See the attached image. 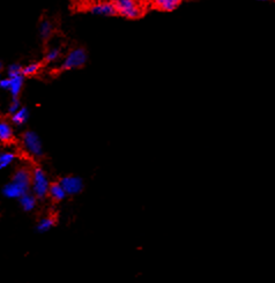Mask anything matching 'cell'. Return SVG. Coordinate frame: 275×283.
<instances>
[{"label":"cell","mask_w":275,"mask_h":283,"mask_svg":"<svg viewBox=\"0 0 275 283\" xmlns=\"http://www.w3.org/2000/svg\"><path fill=\"white\" fill-rule=\"evenodd\" d=\"M50 181L46 172L42 168L36 167L32 171V193L37 198V200H43L48 197L50 187Z\"/></svg>","instance_id":"cell-1"},{"label":"cell","mask_w":275,"mask_h":283,"mask_svg":"<svg viewBox=\"0 0 275 283\" xmlns=\"http://www.w3.org/2000/svg\"><path fill=\"white\" fill-rule=\"evenodd\" d=\"M112 1L116 7L117 15L126 19H139L144 12V5L140 0H112Z\"/></svg>","instance_id":"cell-2"},{"label":"cell","mask_w":275,"mask_h":283,"mask_svg":"<svg viewBox=\"0 0 275 283\" xmlns=\"http://www.w3.org/2000/svg\"><path fill=\"white\" fill-rule=\"evenodd\" d=\"M88 60V54L86 50L82 47H76L72 49L70 52L66 54L62 59L60 66H59V71H73V69H78L84 67Z\"/></svg>","instance_id":"cell-3"},{"label":"cell","mask_w":275,"mask_h":283,"mask_svg":"<svg viewBox=\"0 0 275 283\" xmlns=\"http://www.w3.org/2000/svg\"><path fill=\"white\" fill-rule=\"evenodd\" d=\"M22 145L32 156L40 159L43 156V145L38 134L34 131H26L22 134Z\"/></svg>","instance_id":"cell-4"},{"label":"cell","mask_w":275,"mask_h":283,"mask_svg":"<svg viewBox=\"0 0 275 283\" xmlns=\"http://www.w3.org/2000/svg\"><path fill=\"white\" fill-rule=\"evenodd\" d=\"M86 12L98 16L117 15L116 7H114L112 0H100V1L89 3L86 7Z\"/></svg>","instance_id":"cell-5"},{"label":"cell","mask_w":275,"mask_h":283,"mask_svg":"<svg viewBox=\"0 0 275 283\" xmlns=\"http://www.w3.org/2000/svg\"><path fill=\"white\" fill-rule=\"evenodd\" d=\"M59 183H60V185L62 186V189H64L68 196H76V194L82 192L84 187V179L72 175L62 177Z\"/></svg>","instance_id":"cell-6"},{"label":"cell","mask_w":275,"mask_h":283,"mask_svg":"<svg viewBox=\"0 0 275 283\" xmlns=\"http://www.w3.org/2000/svg\"><path fill=\"white\" fill-rule=\"evenodd\" d=\"M10 182H13L16 185L21 186L28 192H30V185H32V171L29 169L22 167L18 168V170L14 172Z\"/></svg>","instance_id":"cell-7"},{"label":"cell","mask_w":275,"mask_h":283,"mask_svg":"<svg viewBox=\"0 0 275 283\" xmlns=\"http://www.w3.org/2000/svg\"><path fill=\"white\" fill-rule=\"evenodd\" d=\"M28 191L22 189L21 186L16 185V184H14L13 182L7 183L6 185L2 187V196L5 198H8V199H18V198H21Z\"/></svg>","instance_id":"cell-8"},{"label":"cell","mask_w":275,"mask_h":283,"mask_svg":"<svg viewBox=\"0 0 275 283\" xmlns=\"http://www.w3.org/2000/svg\"><path fill=\"white\" fill-rule=\"evenodd\" d=\"M10 82L8 91L10 93V96H12V98H18L22 89H24V76L21 74L18 76H13V78H10Z\"/></svg>","instance_id":"cell-9"},{"label":"cell","mask_w":275,"mask_h":283,"mask_svg":"<svg viewBox=\"0 0 275 283\" xmlns=\"http://www.w3.org/2000/svg\"><path fill=\"white\" fill-rule=\"evenodd\" d=\"M183 0H152L155 8L162 12H172L180 5Z\"/></svg>","instance_id":"cell-10"},{"label":"cell","mask_w":275,"mask_h":283,"mask_svg":"<svg viewBox=\"0 0 275 283\" xmlns=\"http://www.w3.org/2000/svg\"><path fill=\"white\" fill-rule=\"evenodd\" d=\"M48 196H49L54 201L60 202V201L66 199L68 194H66L64 189H62V186L60 185V183L54 182V183L50 184L49 193H48Z\"/></svg>","instance_id":"cell-11"},{"label":"cell","mask_w":275,"mask_h":283,"mask_svg":"<svg viewBox=\"0 0 275 283\" xmlns=\"http://www.w3.org/2000/svg\"><path fill=\"white\" fill-rule=\"evenodd\" d=\"M14 139L13 127L8 121L0 120V142L10 143Z\"/></svg>","instance_id":"cell-12"},{"label":"cell","mask_w":275,"mask_h":283,"mask_svg":"<svg viewBox=\"0 0 275 283\" xmlns=\"http://www.w3.org/2000/svg\"><path fill=\"white\" fill-rule=\"evenodd\" d=\"M29 116H30L29 110L26 108V106H21V108L18 109L16 112H14L13 115H10V123H12L13 125H16V126H22V125H24L26 123H27L29 119Z\"/></svg>","instance_id":"cell-13"},{"label":"cell","mask_w":275,"mask_h":283,"mask_svg":"<svg viewBox=\"0 0 275 283\" xmlns=\"http://www.w3.org/2000/svg\"><path fill=\"white\" fill-rule=\"evenodd\" d=\"M18 204L24 209V212H32L34 211L37 205V198L30 192H27L24 194L21 198H18Z\"/></svg>","instance_id":"cell-14"},{"label":"cell","mask_w":275,"mask_h":283,"mask_svg":"<svg viewBox=\"0 0 275 283\" xmlns=\"http://www.w3.org/2000/svg\"><path fill=\"white\" fill-rule=\"evenodd\" d=\"M54 23L50 20L48 19H44L40 21V23L38 25V34H40V37L44 42H46L48 39H49L52 34H54Z\"/></svg>","instance_id":"cell-15"},{"label":"cell","mask_w":275,"mask_h":283,"mask_svg":"<svg viewBox=\"0 0 275 283\" xmlns=\"http://www.w3.org/2000/svg\"><path fill=\"white\" fill-rule=\"evenodd\" d=\"M56 226V219L54 216H46V218L40 219L36 226V230L40 234L48 233L52 228Z\"/></svg>","instance_id":"cell-16"},{"label":"cell","mask_w":275,"mask_h":283,"mask_svg":"<svg viewBox=\"0 0 275 283\" xmlns=\"http://www.w3.org/2000/svg\"><path fill=\"white\" fill-rule=\"evenodd\" d=\"M42 66L43 64L40 61H34L26 66H22V75H24V78L26 76H34L40 71Z\"/></svg>","instance_id":"cell-17"},{"label":"cell","mask_w":275,"mask_h":283,"mask_svg":"<svg viewBox=\"0 0 275 283\" xmlns=\"http://www.w3.org/2000/svg\"><path fill=\"white\" fill-rule=\"evenodd\" d=\"M16 159V155L12 152H4L0 153V170L10 167Z\"/></svg>","instance_id":"cell-18"},{"label":"cell","mask_w":275,"mask_h":283,"mask_svg":"<svg viewBox=\"0 0 275 283\" xmlns=\"http://www.w3.org/2000/svg\"><path fill=\"white\" fill-rule=\"evenodd\" d=\"M62 57V50L60 47L58 46H54V47H51L46 51V56H44V61L48 62V64H51V62H54L59 60V58Z\"/></svg>","instance_id":"cell-19"},{"label":"cell","mask_w":275,"mask_h":283,"mask_svg":"<svg viewBox=\"0 0 275 283\" xmlns=\"http://www.w3.org/2000/svg\"><path fill=\"white\" fill-rule=\"evenodd\" d=\"M6 73L8 78L21 75L22 74V65L18 64V62H13V64H10L6 68Z\"/></svg>","instance_id":"cell-20"},{"label":"cell","mask_w":275,"mask_h":283,"mask_svg":"<svg viewBox=\"0 0 275 283\" xmlns=\"http://www.w3.org/2000/svg\"><path fill=\"white\" fill-rule=\"evenodd\" d=\"M20 108H21L20 100H18V98H12V101H10L8 105V109H7V112H8L10 115H13V113L16 112Z\"/></svg>","instance_id":"cell-21"},{"label":"cell","mask_w":275,"mask_h":283,"mask_svg":"<svg viewBox=\"0 0 275 283\" xmlns=\"http://www.w3.org/2000/svg\"><path fill=\"white\" fill-rule=\"evenodd\" d=\"M10 80L8 76L0 79V89L8 91V89H10Z\"/></svg>","instance_id":"cell-22"},{"label":"cell","mask_w":275,"mask_h":283,"mask_svg":"<svg viewBox=\"0 0 275 283\" xmlns=\"http://www.w3.org/2000/svg\"><path fill=\"white\" fill-rule=\"evenodd\" d=\"M4 68H5V65H4V62L0 60V73L4 71Z\"/></svg>","instance_id":"cell-23"},{"label":"cell","mask_w":275,"mask_h":283,"mask_svg":"<svg viewBox=\"0 0 275 283\" xmlns=\"http://www.w3.org/2000/svg\"><path fill=\"white\" fill-rule=\"evenodd\" d=\"M256 1H267V0H256Z\"/></svg>","instance_id":"cell-24"}]
</instances>
